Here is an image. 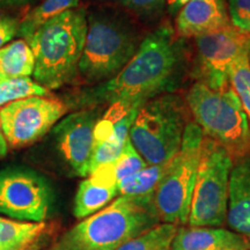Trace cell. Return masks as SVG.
Masks as SVG:
<instances>
[{"label": "cell", "instance_id": "obj_15", "mask_svg": "<svg viewBox=\"0 0 250 250\" xmlns=\"http://www.w3.org/2000/svg\"><path fill=\"white\" fill-rule=\"evenodd\" d=\"M226 223L250 240V152L233 162Z\"/></svg>", "mask_w": 250, "mask_h": 250}, {"label": "cell", "instance_id": "obj_10", "mask_svg": "<svg viewBox=\"0 0 250 250\" xmlns=\"http://www.w3.org/2000/svg\"><path fill=\"white\" fill-rule=\"evenodd\" d=\"M195 77L210 88L229 87V70L240 55L250 51V34L233 26L226 29L195 37Z\"/></svg>", "mask_w": 250, "mask_h": 250}, {"label": "cell", "instance_id": "obj_29", "mask_svg": "<svg viewBox=\"0 0 250 250\" xmlns=\"http://www.w3.org/2000/svg\"><path fill=\"white\" fill-rule=\"evenodd\" d=\"M188 2V0H166L167 11L171 15H177L182 7Z\"/></svg>", "mask_w": 250, "mask_h": 250}, {"label": "cell", "instance_id": "obj_22", "mask_svg": "<svg viewBox=\"0 0 250 250\" xmlns=\"http://www.w3.org/2000/svg\"><path fill=\"white\" fill-rule=\"evenodd\" d=\"M50 90L31 78H12L0 81V108L31 96H49Z\"/></svg>", "mask_w": 250, "mask_h": 250}, {"label": "cell", "instance_id": "obj_2", "mask_svg": "<svg viewBox=\"0 0 250 250\" xmlns=\"http://www.w3.org/2000/svg\"><path fill=\"white\" fill-rule=\"evenodd\" d=\"M158 224L152 196H120L68 229L45 250H116Z\"/></svg>", "mask_w": 250, "mask_h": 250}, {"label": "cell", "instance_id": "obj_19", "mask_svg": "<svg viewBox=\"0 0 250 250\" xmlns=\"http://www.w3.org/2000/svg\"><path fill=\"white\" fill-rule=\"evenodd\" d=\"M80 0H43L28 12L19 26V36L27 41L41 26L68 9L79 7Z\"/></svg>", "mask_w": 250, "mask_h": 250}, {"label": "cell", "instance_id": "obj_9", "mask_svg": "<svg viewBox=\"0 0 250 250\" xmlns=\"http://www.w3.org/2000/svg\"><path fill=\"white\" fill-rule=\"evenodd\" d=\"M67 105L48 96H31L0 108V126L8 147L31 145L45 136L62 116Z\"/></svg>", "mask_w": 250, "mask_h": 250}, {"label": "cell", "instance_id": "obj_18", "mask_svg": "<svg viewBox=\"0 0 250 250\" xmlns=\"http://www.w3.org/2000/svg\"><path fill=\"white\" fill-rule=\"evenodd\" d=\"M35 68V58L24 40H17L0 49V77L30 78Z\"/></svg>", "mask_w": 250, "mask_h": 250}, {"label": "cell", "instance_id": "obj_14", "mask_svg": "<svg viewBox=\"0 0 250 250\" xmlns=\"http://www.w3.org/2000/svg\"><path fill=\"white\" fill-rule=\"evenodd\" d=\"M170 250H250V240L220 227L179 226Z\"/></svg>", "mask_w": 250, "mask_h": 250}, {"label": "cell", "instance_id": "obj_20", "mask_svg": "<svg viewBox=\"0 0 250 250\" xmlns=\"http://www.w3.org/2000/svg\"><path fill=\"white\" fill-rule=\"evenodd\" d=\"M167 165L146 166L136 174L121 180L117 183L118 195L132 197L152 196L158 183L160 182Z\"/></svg>", "mask_w": 250, "mask_h": 250}, {"label": "cell", "instance_id": "obj_1", "mask_svg": "<svg viewBox=\"0 0 250 250\" xmlns=\"http://www.w3.org/2000/svg\"><path fill=\"white\" fill-rule=\"evenodd\" d=\"M184 65V49L169 24H162L144 37L132 59L115 77L83 89L71 107L94 109L121 102L131 109L167 94L176 87Z\"/></svg>", "mask_w": 250, "mask_h": 250}, {"label": "cell", "instance_id": "obj_23", "mask_svg": "<svg viewBox=\"0 0 250 250\" xmlns=\"http://www.w3.org/2000/svg\"><path fill=\"white\" fill-rule=\"evenodd\" d=\"M249 52H243L233 62L229 70V85L241 102L250 124V62Z\"/></svg>", "mask_w": 250, "mask_h": 250}, {"label": "cell", "instance_id": "obj_24", "mask_svg": "<svg viewBox=\"0 0 250 250\" xmlns=\"http://www.w3.org/2000/svg\"><path fill=\"white\" fill-rule=\"evenodd\" d=\"M126 12L143 21L159 20L167 9L166 0H98Z\"/></svg>", "mask_w": 250, "mask_h": 250}, {"label": "cell", "instance_id": "obj_6", "mask_svg": "<svg viewBox=\"0 0 250 250\" xmlns=\"http://www.w3.org/2000/svg\"><path fill=\"white\" fill-rule=\"evenodd\" d=\"M187 124L181 98L162 94L139 108L129 138L147 166L168 164L180 151Z\"/></svg>", "mask_w": 250, "mask_h": 250}, {"label": "cell", "instance_id": "obj_7", "mask_svg": "<svg viewBox=\"0 0 250 250\" xmlns=\"http://www.w3.org/2000/svg\"><path fill=\"white\" fill-rule=\"evenodd\" d=\"M203 137L201 127L195 122H188L180 151L168 162L152 195L153 210L159 221L188 225Z\"/></svg>", "mask_w": 250, "mask_h": 250}, {"label": "cell", "instance_id": "obj_26", "mask_svg": "<svg viewBox=\"0 0 250 250\" xmlns=\"http://www.w3.org/2000/svg\"><path fill=\"white\" fill-rule=\"evenodd\" d=\"M124 145L114 142H95L88 166V176L102 166L114 164L120 158Z\"/></svg>", "mask_w": 250, "mask_h": 250}, {"label": "cell", "instance_id": "obj_8", "mask_svg": "<svg viewBox=\"0 0 250 250\" xmlns=\"http://www.w3.org/2000/svg\"><path fill=\"white\" fill-rule=\"evenodd\" d=\"M232 167L226 149L203 137L188 226L220 227L226 223Z\"/></svg>", "mask_w": 250, "mask_h": 250}, {"label": "cell", "instance_id": "obj_17", "mask_svg": "<svg viewBox=\"0 0 250 250\" xmlns=\"http://www.w3.org/2000/svg\"><path fill=\"white\" fill-rule=\"evenodd\" d=\"M49 225L23 223L0 217V250H39Z\"/></svg>", "mask_w": 250, "mask_h": 250}, {"label": "cell", "instance_id": "obj_12", "mask_svg": "<svg viewBox=\"0 0 250 250\" xmlns=\"http://www.w3.org/2000/svg\"><path fill=\"white\" fill-rule=\"evenodd\" d=\"M101 117L99 109H81L62 118L52 127L56 144L65 162L79 176H88L94 148V129Z\"/></svg>", "mask_w": 250, "mask_h": 250}, {"label": "cell", "instance_id": "obj_28", "mask_svg": "<svg viewBox=\"0 0 250 250\" xmlns=\"http://www.w3.org/2000/svg\"><path fill=\"white\" fill-rule=\"evenodd\" d=\"M20 21L11 17H0V49L7 45L19 34Z\"/></svg>", "mask_w": 250, "mask_h": 250}, {"label": "cell", "instance_id": "obj_21", "mask_svg": "<svg viewBox=\"0 0 250 250\" xmlns=\"http://www.w3.org/2000/svg\"><path fill=\"white\" fill-rule=\"evenodd\" d=\"M177 229V225L158 224L123 243L116 250H170Z\"/></svg>", "mask_w": 250, "mask_h": 250}, {"label": "cell", "instance_id": "obj_30", "mask_svg": "<svg viewBox=\"0 0 250 250\" xmlns=\"http://www.w3.org/2000/svg\"><path fill=\"white\" fill-rule=\"evenodd\" d=\"M35 0H0V7L2 8H17L22 7Z\"/></svg>", "mask_w": 250, "mask_h": 250}, {"label": "cell", "instance_id": "obj_31", "mask_svg": "<svg viewBox=\"0 0 250 250\" xmlns=\"http://www.w3.org/2000/svg\"><path fill=\"white\" fill-rule=\"evenodd\" d=\"M7 151H8L7 143H6L4 133H2V130H1V126H0V159H2L6 154H7Z\"/></svg>", "mask_w": 250, "mask_h": 250}, {"label": "cell", "instance_id": "obj_4", "mask_svg": "<svg viewBox=\"0 0 250 250\" xmlns=\"http://www.w3.org/2000/svg\"><path fill=\"white\" fill-rule=\"evenodd\" d=\"M87 34V9L77 7L52 18L26 42L35 58L34 81L58 89L78 74Z\"/></svg>", "mask_w": 250, "mask_h": 250}, {"label": "cell", "instance_id": "obj_11", "mask_svg": "<svg viewBox=\"0 0 250 250\" xmlns=\"http://www.w3.org/2000/svg\"><path fill=\"white\" fill-rule=\"evenodd\" d=\"M51 203V190L35 171L23 168L0 170V213L19 220L43 223Z\"/></svg>", "mask_w": 250, "mask_h": 250}, {"label": "cell", "instance_id": "obj_32", "mask_svg": "<svg viewBox=\"0 0 250 250\" xmlns=\"http://www.w3.org/2000/svg\"><path fill=\"white\" fill-rule=\"evenodd\" d=\"M249 62H250V52H249Z\"/></svg>", "mask_w": 250, "mask_h": 250}, {"label": "cell", "instance_id": "obj_3", "mask_svg": "<svg viewBox=\"0 0 250 250\" xmlns=\"http://www.w3.org/2000/svg\"><path fill=\"white\" fill-rule=\"evenodd\" d=\"M144 36L133 18L120 8L87 13V34L78 73L90 83H102L123 70Z\"/></svg>", "mask_w": 250, "mask_h": 250}, {"label": "cell", "instance_id": "obj_16", "mask_svg": "<svg viewBox=\"0 0 250 250\" xmlns=\"http://www.w3.org/2000/svg\"><path fill=\"white\" fill-rule=\"evenodd\" d=\"M118 195L111 165L102 166L80 183L74 199V215L85 219L101 211Z\"/></svg>", "mask_w": 250, "mask_h": 250}, {"label": "cell", "instance_id": "obj_5", "mask_svg": "<svg viewBox=\"0 0 250 250\" xmlns=\"http://www.w3.org/2000/svg\"><path fill=\"white\" fill-rule=\"evenodd\" d=\"M187 103L203 134L226 149L235 162L250 152V124L232 87L213 89L195 83Z\"/></svg>", "mask_w": 250, "mask_h": 250}, {"label": "cell", "instance_id": "obj_25", "mask_svg": "<svg viewBox=\"0 0 250 250\" xmlns=\"http://www.w3.org/2000/svg\"><path fill=\"white\" fill-rule=\"evenodd\" d=\"M146 166H147V164L140 156L139 153L137 152V149L134 148V146L129 138L125 143L120 158L114 164H111V169L118 183L121 180L125 179V177L142 170Z\"/></svg>", "mask_w": 250, "mask_h": 250}, {"label": "cell", "instance_id": "obj_13", "mask_svg": "<svg viewBox=\"0 0 250 250\" xmlns=\"http://www.w3.org/2000/svg\"><path fill=\"white\" fill-rule=\"evenodd\" d=\"M230 26L225 0H188L176 15L175 33L195 39Z\"/></svg>", "mask_w": 250, "mask_h": 250}, {"label": "cell", "instance_id": "obj_27", "mask_svg": "<svg viewBox=\"0 0 250 250\" xmlns=\"http://www.w3.org/2000/svg\"><path fill=\"white\" fill-rule=\"evenodd\" d=\"M228 17L235 29L250 34V0H229Z\"/></svg>", "mask_w": 250, "mask_h": 250}]
</instances>
